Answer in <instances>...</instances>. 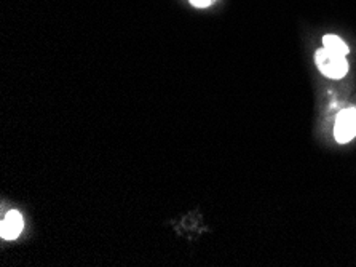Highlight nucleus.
<instances>
[{
  "instance_id": "3",
  "label": "nucleus",
  "mask_w": 356,
  "mask_h": 267,
  "mask_svg": "<svg viewBox=\"0 0 356 267\" xmlns=\"http://www.w3.org/2000/svg\"><path fill=\"white\" fill-rule=\"evenodd\" d=\"M23 231V216H21L18 211H10L5 216V220L2 221V229H0V236L5 241H13Z\"/></svg>"
},
{
  "instance_id": "5",
  "label": "nucleus",
  "mask_w": 356,
  "mask_h": 267,
  "mask_svg": "<svg viewBox=\"0 0 356 267\" xmlns=\"http://www.w3.org/2000/svg\"><path fill=\"white\" fill-rule=\"evenodd\" d=\"M213 2H214V0H191V3L195 5V7H198V8L208 7V5H211Z\"/></svg>"
},
{
  "instance_id": "2",
  "label": "nucleus",
  "mask_w": 356,
  "mask_h": 267,
  "mask_svg": "<svg viewBox=\"0 0 356 267\" xmlns=\"http://www.w3.org/2000/svg\"><path fill=\"white\" fill-rule=\"evenodd\" d=\"M334 136L337 143H350L356 136V109H345L337 116L336 127H334Z\"/></svg>"
},
{
  "instance_id": "1",
  "label": "nucleus",
  "mask_w": 356,
  "mask_h": 267,
  "mask_svg": "<svg viewBox=\"0 0 356 267\" xmlns=\"http://www.w3.org/2000/svg\"><path fill=\"white\" fill-rule=\"evenodd\" d=\"M315 61L321 74L329 79H343L348 73V63L345 56L327 52L325 47L316 52Z\"/></svg>"
},
{
  "instance_id": "4",
  "label": "nucleus",
  "mask_w": 356,
  "mask_h": 267,
  "mask_svg": "<svg viewBox=\"0 0 356 267\" xmlns=\"http://www.w3.org/2000/svg\"><path fill=\"white\" fill-rule=\"evenodd\" d=\"M323 45H325L326 50L331 53L342 54V56H347L348 54L347 43H345L341 37H337V36H331V34L325 36L323 37Z\"/></svg>"
}]
</instances>
